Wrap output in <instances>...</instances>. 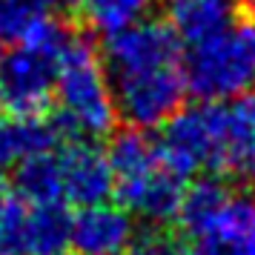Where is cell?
Returning <instances> with one entry per match:
<instances>
[{
	"label": "cell",
	"instance_id": "cell-1",
	"mask_svg": "<svg viewBox=\"0 0 255 255\" xmlns=\"http://www.w3.org/2000/svg\"><path fill=\"white\" fill-rule=\"evenodd\" d=\"M101 60L109 75L118 118L132 129L161 127L186 95L181 40L163 20L140 17L106 32Z\"/></svg>",
	"mask_w": 255,
	"mask_h": 255
},
{
	"label": "cell",
	"instance_id": "cell-2",
	"mask_svg": "<svg viewBox=\"0 0 255 255\" xmlns=\"http://www.w3.org/2000/svg\"><path fill=\"white\" fill-rule=\"evenodd\" d=\"M72 32L58 17H46L0 55V115L43 118L55 104L60 55Z\"/></svg>",
	"mask_w": 255,
	"mask_h": 255
},
{
	"label": "cell",
	"instance_id": "cell-3",
	"mask_svg": "<svg viewBox=\"0 0 255 255\" xmlns=\"http://www.w3.org/2000/svg\"><path fill=\"white\" fill-rule=\"evenodd\" d=\"M106 155L112 166V195L118 198V207H124L129 215L158 224H169L178 215L184 178H178L161 161L155 140L143 129L129 127L121 132Z\"/></svg>",
	"mask_w": 255,
	"mask_h": 255
},
{
	"label": "cell",
	"instance_id": "cell-4",
	"mask_svg": "<svg viewBox=\"0 0 255 255\" xmlns=\"http://www.w3.org/2000/svg\"><path fill=\"white\" fill-rule=\"evenodd\" d=\"M60 135L66 138H101L118 121L109 75L101 52L83 35H72L58 63L55 81Z\"/></svg>",
	"mask_w": 255,
	"mask_h": 255
},
{
	"label": "cell",
	"instance_id": "cell-5",
	"mask_svg": "<svg viewBox=\"0 0 255 255\" xmlns=\"http://www.w3.org/2000/svg\"><path fill=\"white\" fill-rule=\"evenodd\" d=\"M186 92L201 101H232L255 89V20L238 14L232 23L189 46L184 58Z\"/></svg>",
	"mask_w": 255,
	"mask_h": 255
},
{
	"label": "cell",
	"instance_id": "cell-6",
	"mask_svg": "<svg viewBox=\"0 0 255 255\" xmlns=\"http://www.w3.org/2000/svg\"><path fill=\"white\" fill-rule=\"evenodd\" d=\"M209 129V175L255 184V95L204 101Z\"/></svg>",
	"mask_w": 255,
	"mask_h": 255
},
{
	"label": "cell",
	"instance_id": "cell-7",
	"mask_svg": "<svg viewBox=\"0 0 255 255\" xmlns=\"http://www.w3.org/2000/svg\"><path fill=\"white\" fill-rule=\"evenodd\" d=\"M58 158L60 195L66 204L89 207L101 204L112 195V166L104 146L95 138H69L66 143L55 146Z\"/></svg>",
	"mask_w": 255,
	"mask_h": 255
},
{
	"label": "cell",
	"instance_id": "cell-8",
	"mask_svg": "<svg viewBox=\"0 0 255 255\" xmlns=\"http://www.w3.org/2000/svg\"><path fill=\"white\" fill-rule=\"evenodd\" d=\"M155 140V149L161 161L172 169L178 178H189L209 169V129H207V109L189 106L178 109L161 124V132Z\"/></svg>",
	"mask_w": 255,
	"mask_h": 255
},
{
	"label": "cell",
	"instance_id": "cell-9",
	"mask_svg": "<svg viewBox=\"0 0 255 255\" xmlns=\"http://www.w3.org/2000/svg\"><path fill=\"white\" fill-rule=\"evenodd\" d=\"M132 235V215L115 204H89L72 215L69 247L81 255H118Z\"/></svg>",
	"mask_w": 255,
	"mask_h": 255
},
{
	"label": "cell",
	"instance_id": "cell-10",
	"mask_svg": "<svg viewBox=\"0 0 255 255\" xmlns=\"http://www.w3.org/2000/svg\"><path fill=\"white\" fill-rule=\"evenodd\" d=\"M58 140H60V129L55 121L0 115V192L6 189L9 172L23 158L58 146Z\"/></svg>",
	"mask_w": 255,
	"mask_h": 255
},
{
	"label": "cell",
	"instance_id": "cell-11",
	"mask_svg": "<svg viewBox=\"0 0 255 255\" xmlns=\"http://www.w3.org/2000/svg\"><path fill=\"white\" fill-rule=\"evenodd\" d=\"M241 14V0H166V26L192 46Z\"/></svg>",
	"mask_w": 255,
	"mask_h": 255
},
{
	"label": "cell",
	"instance_id": "cell-12",
	"mask_svg": "<svg viewBox=\"0 0 255 255\" xmlns=\"http://www.w3.org/2000/svg\"><path fill=\"white\" fill-rule=\"evenodd\" d=\"M232 189L230 184L218 178V175H204V178H195V184L184 186V195H181V207H178V215L175 218L184 224V230L204 241L212 230L215 218L221 215V209L227 207Z\"/></svg>",
	"mask_w": 255,
	"mask_h": 255
},
{
	"label": "cell",
	"instance_id": "cell-13",
	"mask_svg": "<svg viewBox=\"0 0 255 255\" xmlns=\"http://www.w3.org/2000/svg\"><path fill=\"white\" fill-rule=\"evenodd\" d=\"M12 172H14L12 175L14 192L23 198L26 204H55V201H63V195H60L55 146L23 158ZM63 204H66V201H63Z\"/></svg>",
	"mask_w": 255,
	"mask_h": 255
},
{
	"label": "cell",
	"instance_id": "cell-14",
	"mask_svg": "<svg viewBox=\"0 0 255 255\" xmlns=\"http://www.w3.org/2000/svg\"><path fill=\"white\" fill-rule=\"evenodd\" d=\"M29 255H66L72 215L63 201L29 204Z\"/></svg>",
	"mask_w": 255,
	"mask_h": 255
},
{
	"label": "cell",
	"instance_id": "cell-15",
	"mask_svg": "<svg viewBox=\"0 0 255 255\" xmlns=\"http://www.w3.org/2000/svg\"><path fill=\"white\" fill-rule=\"evenodd\" d=\"M32 207L17 192H0V255H29Z\"/></svg>",
	"mask_w": 255,
	"mask_h": 255
},
{
	"label": "cell",
	"instance_id": "cell-16",
	"mask_svg": "<svg viewBox=\"0 0 255 255\" xmlns=\"http://www.w3.org/2000/svg\"><path fill=\"white\" fill-rule=\"evenodd\" d=\"M52 3L55 0H0V43H14L52 17Z\"/></svg>",
	"mask_w": 255,
	"mask_h": 255
},
{
	"label": "cell",
	"instance_id": "cell-17",
	"mask_svg": "<svg viewBox=\"0 0 255 255\" xmlns=\"http://www.w3.org/2000/svg\"><path fill=\"white\" fill-rule=\"evenodd\" d=\"M149 3L152 0H86L83 9H86L95 29H101L106 35V32L124 29V26L146 17Z\"/></svg>",
	"mask_w": 255,
	"mask_h": 255
},
{
	"label": "cell",
	"instance_id": "cell-18",
	"mask_svg": "<svg viewBox=\"0 0 255 255\" xmlns=\"http://www.w3.org/2000/svg\"><path fill=\"white\" fill-rule=\"evenodd\" d=\"M127 255H184V247L169 224L143 221V227L132 230L129 235Z\"/></svg>",
	"mask_w": 255,
	"mask_h": 255
},
{
	"label": "cell",
	"instance_id": "cell-19",
	"mask_svg": "<svg viewBox=\"0 0 255 255\" xmlns=\"http://www.w3.org/2000/svg\"><path fill=\"white\" fill-rule=\"evenodd\" d=\"M184 255H227L221 247H215V244H198V247H192V250H186Z\"/></svg>",
	"mask_w": 255,
	"mask_h": 255
},
{
	"label": "cell",
	"instance_id": "cell-20",
	"mask_svg": "<svg viewBox=\"0 0 255 255\" xmlns=\"http://www.w3.org/2000/svg\"><path fill=\"white\" fill-rule=\"evenodd\" d=\"M60 3H63V6H69V9H78V6L86 3V0H60Z\"/></svg>",
	"mask_w": 255,
	"mask_h": 255
}]
</instances>
